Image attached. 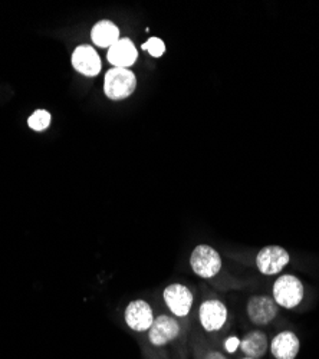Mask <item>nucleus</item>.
Returning a JSON list of instances; mask_svg holds the SVG:
<instances>
[{
	"label": "nucleus",
	"instance_id": "obj_13",
	"mask_svg": "<svg viewBox=\"0 0 319 359\" xmlns=\"http://www.w3.org/2000/svg\"><path fill=\"white\" fill-rule=\"evenodd\" d=\"M91 39L97 46L109 49L115 42L120 41V29L111 20H101L93 27Z\"/></svg>",
	"mask_w": 319,
	"mask_h": 359
},
{
	"label": "nucleus",
	"instance_id": "obj_15",
	"mask_svg": "<svg viewBox=\"0 0 319 359\" xmlns=\"http://www.w3.org/2000/svg\"><path fill=\"white\" fill-rule=\"evenodd\" d=\"M27 124L35 131H43L50 124V114L45 109H38L31 116H29Z\"/></svg>",
	"mask_w": 319,
	"mask_h": 359
},
{
	"label": "nucleus",
	"instance_id": "obj_3",
	"mask_svg": "<svg viewBox=\"0 0 319 359\" xmlns=\"http://www.w3.org/2000/svg\"><path fill=\"white\" fill-rule=\"evenodd\" d=\"M190 264L196 275H198L200 278L210 279L220 272L222 257L213 248L208 245H200L193 250Z\"/></svg>",
	"mask_w": 319,
	"mask_h": 359
},
{
	"label": "nucleus",
	"instance_id": "obj_14",
	"mask_svg": "<svg viewBox=\"0 0 319 359\" xmlns=\"http://www.w3.org/2000/svg\"><path fill=\"white\" fill-rule=\"evenodd\" d=\"M269 342L266 334L260 332V331H253L249 332L242 341H240V349L242 352L252 359H259L265 356L268 352Z\"/></svg>",
	"mask_w": 319,
	"mask_h": 359
},
{
	"label": "nucleus",
	"instance_id": "obj_17",
	"mask_svg": "<svg viewBox=\"0 0 319 359\" xmlns=\"http://www.w3.org/2000/svg\"><path fill=\"white\" fill-rule=\"evenodd\" d=\"M240 346V341L238 337H230L226 342H224V348L229 353L236 352V349Z\"/></svg>",
	"mask_w": 319,
	"mask_h": 359
},
{
	"label": "nucleus",
	"instance_id": "obj_2",
	"mask_svg": "<svg viewBox=\"0 0 319 359\" xmlns=\"http://www.w3.org/2000/svg\"><path fill=\"white\" fill-rule=\"evenodd\" d=\"M273 297L278 306L292 309L302 302L304 285L292 275H283L273 285Z\"/></svg>",
	"mask_w": 319,
	"mask_h": 359
},
{
	"label": "nucleus",
	"instance_id": "obj_5",
	"mask_svg": "<svg viewBox=\"0 0 319 359\" xmlns=\"http://www.w3.org/2000/svg\"><path fill=\"white\" fill-rule=\"evenodd\" d=\"M163 296L171 313L180 318L189 315L193 305V293L189 287L180 283H174L164 289Z\"/></svg>",
	"mask_w": 319,
	"mask_h": 359
},
{
	"label": "nucleus",
	"instance_id": "obj_6",
	"mask_svg": "<svg viewBox=\"0 0 319 359\" xmlns=\"http://www.w3.org/2000/svg\"><path fill=\"white\" fill-rule=\"evenodd\" d=\"M72 67L85 76H97L102 64L97 50L90 45L78 46L72 53Z\"/></svg>",
	"mask_w": 319,
	"mask_h": 359
},
{
	"label": "nucleus",
	"instance_id": "obj_16",
	"mask_svg": "<svg viewBox=\"0 0 319 359\" xmlns=\"http://www.w3.org/2000/svg\"><path fill=\"white\" fill-rule=\"evenodd\" d=\"M141 49L142 50H147L154 57H160L165 52V45H164V42L160 38H151L146 43L141 45Z\"/></svg>",
	"mask_w": 319,
	"mask_h": 359
},
{
	"label": "nucleus",
	"instance_id": "obj_1",
	"mask_svg": "<svg viewBox=\"0 0 319 359\" xmlns=\"http://www.w3.org/2000/svg\"><path fill=\"white\" fill-rule=\"evenodd\" d=\"M137 88V78L127 68H112L105 74L104 93L112 101L128 98Z\"/></svg>",
	"mask_w": 319,
	"mask_h": 359
},
{
	"label": "nucleus",
	"instance_id": "obj_19",
	"mask_svg": "<svg viewBox=\"0 0 319 359\" xmlns=\"http://www.w3.org/2000/svg\"><path fill=\"white\" fill-rule=\"evenodd\" d=\"M243 359H252V358H243Z\"/></svg>",
	"mask_w": 319,
	"mask_h": 359
},
{
	"label": "nucleus",
	"instance_id": "obj_4",
	"mask_svg": "<svg viewBox=\"0 0 319 359\" xmlns=\"http://www.w3.org/2000/svg\"><path fill=\"white\" fill-rule=\"evenodd\" d=\"M289 263V253L280 246H266L256 256V264L260 273L276 275Z\"/></svg>",
	"mask_w": 319,
	"mask_h": 359
},
{
	"label": "nucleus",
	"instance_id": "obj_7",
	"mask_svg": "<svg viewBox=\"0 0 319 359\" xmlns=\"http://www.w3.org/2000/svg\"><path fill=\"white\" fill-rule=\"evenodd\" d=\"M278 315V305L268 296H253L247 304V316L252 323L265 326Z\"/></svg>",
	"mask_w": 319,
	"mask_h": 359
},
{
	"label": "nucleus",
	"instance_id": "obj_9",
	"mask_svg": "<svg viewBox=\"0 0 319 359\" xmlns=\"http://www.w3.org/2000/svg\"><path fill=\"white\" fill-rule=\"evenodd\" d=\"M125 322L137 332H146L154 322L151 306L146 301H134L125 309Z\"/></svg>",
	"mask_w": 319,
	"mask_h": 359
},
{
	"label": "nucleus",
	"instance_id": "obj_8",
	"mask_svg": "<svg viewBox=\"0 0 319 359\" xmlns=\"http://www.w3.org/2000/svg\"><path fill=\"white\" fill-rule=\"evenodd\" d=\"M179 334H180V325L177 323V320L171 316L161 315L154 319L150 327L149 338L153 345L163 346L176 339Z\"/></svg>",
	"mask_w": 319,
	"mask_h": 359
},
{
	"label": "nucleus",
	"instance_id": "obj_18",
	"mask_svg": "<svg viewBox=\"0 0 319 359\" xmlns=\"http://www.w3.org/2000/svg\"><path fill=\"white\" fill-rule=\"evenodd\" d=\"M206 359H226L222 353H219V352H213V353H210Z\"/></svg>",
	"mask_w": 319,
	"mask_h": 359
},
{
	"label": "nucleus",
	"instance_id": "obj_10",
	"mask_svg": "<svg viewBox=\"0 0 319 359\" xmlns=\"http://www.w3.org/2000/svg\"><path fill=\"white\" fill-rule=\"evenodd\" d=\"M108 62L114 67V68H127L130 69V67H133L137 59H138V52L135 45L133 43L131 39L128 38H120L118 42H115L107 53Z\"/></svg>",
	"mask_w": 319,
	"mask_h": 359
},
{
	"label": "nucleus",
	"instance_id": "obj_12",
	"mask_svg": "<svg viewBox=\"0 0 319 359\" xmlns=\"http://www.w3.org/2000/svg\"><path fill=\"white\" fill-rule=\"evenodd\" d=\"M299 338L294 332L283 331L272 339L271 352L275 359H295L299 353Z\"/></svg>",
	"mask_w": 319,
	"mask_h": 359
},
{
	"label": "nucleus",
	"instance_id": "obj_11",
	"mask_svg": "<svg viewBox=\"0 0 319 359\" xmlns=\"http://www.w3.org/2000/svg\"><path fill=\"white\" fill-rule=\"evenodd\" d=\"M200 322L208 332H215L223 327L227 320V309L220 301H206L200 306Z\"/></svg>",
	"mask_w": 319,
	"mask_h": 359
}]
</instances>
